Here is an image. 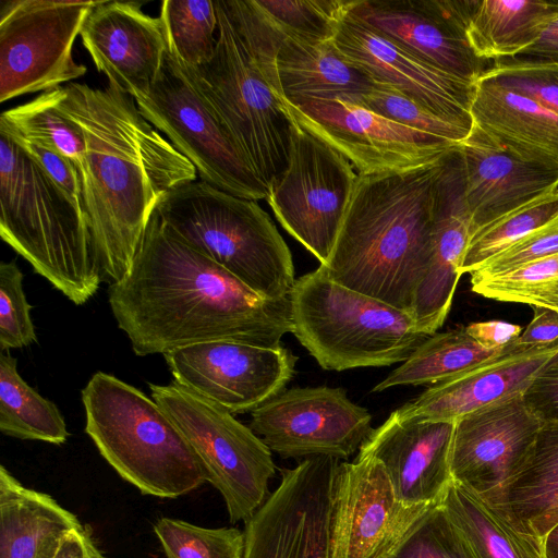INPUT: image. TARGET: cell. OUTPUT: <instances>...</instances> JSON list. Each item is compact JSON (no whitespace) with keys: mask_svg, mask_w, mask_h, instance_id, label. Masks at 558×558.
Here are the masks:
<instances>
[{"mask_svg":"<svg viewBox=\"0 0 558 558\" xmlns=\"http://www.w3.org/2000/svg\"><path fill=\"white\" fill-rule=\"evenodd\" d=\"M0 235L76 305L102 281L86 215L7 134L0 132Z\"/></svg>","mask_w":558,"mask_h":558,"instance_id":"277c9868","label":"cell"},{"mask_svg":"<svg viewBox=\"0 0 558 558\" xmlns=\"http://www.w3.org/2000/svg\"><path fill=\"white\" fill-rule=\"evenodd\" d=\"M440 159L357 174L330 256L319 265L331 280L411 314L432 255Z\"/></svg>","mask_w":558,"mask_h":558,"instance_id":"3957f363","label":"cell"},{"mask_svg":"<svg viewBox=\"0 0 558 558\" xmlns=\"http://www.w3.org/2000/svg\"><path fill=\"white\" fill-rule=\"evenodd\" d=\"M546 65H558V15L547 24L533 44L511 57L494 60L492 68Z\"/></svg>","mask_w":558,"mask_h":558,"instance_id":"7dc6e473","label":"cell"},{"mask_svg":"<svg viewBox=\"0 0 558 558\" xmlns=\"http://www.w3.org/2000/svg\"><path fill=\"white\" fill-rule=\"evenodd\" d=\"M392 558H477L440 502L435 504Z\"/></svg>","mask_w":558,"mask_h":558,"instance_id":"60d3db41","label":"cell"},{"mask_svg":"<svg viewBox=\"0 0 558 558\" xmlns=\"http://www.w3.org/2000/svg\"><path fill=\"white\" fill-rule=\"evenodd\" d=\"M108 300L138 356L209 341L276 348L292 331L289 299H264L179 239L156 210Z\"/></svg>","mask_w":558,"mask_h":558,"instance_id":"6da1fadb","label":"cell"},{"mask_svg":"<svg viewBox=\"0 0 558 558\" xmlns=\"http://www.w3.org/2000/svg\"><path fill=\"white\" fill-rule=\"evenodd\" d=\"M556 218L558 191L492 222L470 238L459 274H472L492 257Z\"/></svg>","mask_w":558,"mask_h":558,"instance_id":"d590c367","label":"cell"},{"mask_svg":"<svg viewBox=\"0 0 558 558\" xmlns=\"http://www.w3.org/2000/svg\"><path fill=\"white\" fill-rule=\"evenodd\" d=\"M81 526L77 517L50 495L25 487L0 466V558H37Z\"/></svg>","mask_w":558,"mask_h":558,"instance_id":"f1b7e54d","label":"cell"},{"mask_svg":"<svg viewBox=\"0 0 558 558\" xmlns=\"http://www.w3.org/2000/svg\"><path fill=\"white\" fill-rule=\"evenodd\" d=\"M272 24L278 31L275 66L284 99L354 100L374 86L362 70L340 53L333 39H308Z\"/></svg>","mask_w":558,"mask_h":558,"instance_id":"484cf974","label":"cell"},{"mask_svg":"<svg viewBox=\"0 0 558 558\" xmlns=\"http://www.w3.org/2000/svg\"><path fill=\"white\" fill-rule=\"evenodd\" d=\"M458 146L471 236L509 213L557 191L558 169L521 157L474 123Z\"/></svg>","mask_w":558,"mask_h":558,"instance_id":"603a6c76","label":"cell"},{"mask_svg":"<svg viewBox=\"0 0 558 558\" xmlns=\"http://www.w3.org/2000/svg\"><path fill=\"white\" fill-rule=\"evenodd\" d=\"M545 558H558V523L543 538Z\"/></svg>","mask_w":558,"mask_h":558,"instance_id":"816d5d0a","label":"cell"},{"mask_svg":"<svg viewBox=\"0 0 558 558\" xmlns=\"http://www.w3.org/2000/svg\"><path fill=\"white\" fill-rule=\"evenodd\" d=\"M250 428L281 458L345 459L373 432L372 415L339 387H295L252 411Z\"/></svg>","mask_w":558,"mask_h":558,"instance_id":"9a60e30c","label":"cell"},{"mask_svg":"<svg viewBox=\"0 0 558 558\" xmlns=\"http://www.w3.org/2000/svg\"><path fill=\"white\" fill-rule=\"evenodd\" d=\"M8 136L19 144L23 150L48 173L57 185L69 196L71 202L86 215L83 182L73 162L54 150L39 144L11 135Z\"/></svg>","mask_w":558,"mask_h":558,"instance_id":"f6af8a7d","label":"cell"},{"mask_svg":"<svg viewBox=\"0 0 558 558\" xmlns=\"http://www.w3.org/2000/svg\"><path fill=\"white\" fill-rule=\"evenodd\" d=\"M0 430L19 439L54 445L65 442L69 437L56 404L21 377L16 359L4 352L0 353Z\"/></svg>","mask_w":558,"mask_h":558,"instance_id":"d6a6232c","label":"cell"},{"mask_svg":"<svg viewBox=\"0 0 558 558\" xmlns=\"http://www.w3.org/2000/svg\"><path fill=\"white\" fill-rule=\"evenodd\" d=\"M135 102L141 114L194 166L202 181L241 198H267L268 187L191 69L168 45L156 82Z\"/></svg>","mask_w":558,"mask_h":558,"instance_id":"9c48e42d","label":"cell"},{"mask_svg":"<svg viewBox=\"0 0 558 558\" xmlns=\"http://www.w3.org/2000/svg\"><path fill=\"white\" fill-rule=\"evenodd\" d=\"M83 46L108 84L134 100L156 82L167 52L160 17L131 1H98L82 31Z\"/></svg>","mask_w":558,"mask_h":558,"instance_id":"44dd1931","label":"cell"},{"mask_svg":"<svg viewBox=\"0 0 558 558\" xmlns=\"http://www.w3.org/2000/svg\"><path fill=\"white\" fill-rule=\"evenodd\" d=\"M558 353V345L504 352L457 376L429 386L395 412L401 420L456 421L496 402L524 393Z\"/></svg>","mask_w":558,"mask_h":558,"instance_id":"d4e9b609","label":"cell"},{"mask_svg":"<svg viewBox=\"0 0 558 558\" xmlns=\"http://www.w3.org/2000/svg\"><path fill=\"white\" fill-rule=\"evenodd\" d=\"M351 8L333 37L340 53L374 83L392 86L436 116L471 131L476 83L435 68L373 27Z\"/></svg>","mask_w":558,"mask_h":558,"instance_id":"ac0fdd59","label":"cell"},{"mask_svg":"<svg viewBox=\"0 0 558 558\" xmlns=\"http://www.w3.org/2000/svg\"><path fill=\"white\" fill-rule=\"evenodd\" d=\"M523 397L542 423H558V353L536 375Z\"/></svg>","mask_w":558,"mask_h":558,"instance_id":"bcb514c9","label":"cell"},{"mask_svg":"<svg viewBox=\"0 0 558 558\" xmlns=\"http://www.w3.org/2000/svg\"><path fill=\"white\" fill-rule=\"evenodd\" d=\"M505 349L483 348L465 327L435 332L372 391L403 385H435L501 354Z\"/></svg>","mask_w":558,"mask_h":558,"instance_id":"1f68e13d","label":"cell"},{"mask_svg":"<svg viewBox=\"0 0 558 558\" xmlns=\"http://www.w3.org/2000/svg\"><path fill=\"white\" fill-rule=\"evenodd\" d=\"M542 424L523 393L456 420L452 480L486 498L520 471Z\"/></svg>","mask_w":558,"mask_h":558,"instance_id":"ffe728a7","label":"cell"},{"mask_svg":"<svg viewBox=\"0 0 558 558\" xmlns=\"http://www.w3.org/2000/svg\"><path fill=\"white\" fill-rule=\"evenodd\" d=\"M473 123L523 158L558 169V114L487 77L476 82Z\"/></svg>","mask_w":558,"mask_h":558,"instance_id":"4316f807","label":"cell"},{"mask_svg":"<svg viewBox=\"0 0 558 558\" xmlns=\"http://www.w3.org/2000/svg\"><path fill=\"white\" fill-rule=\"evenodd\" d=\"M440 504L477 558H545L542 538L515 531L483 498L453 480Z\"/></svg>","mask_w":558,"mask_h":558,"instance_id":"4dcf8cb0","label":"cell"},{"mask_svg":"<svg viewBox=\"0 0 558 558\" xmlns=\"http://www.w3.org/2000/svg\"><path fill=\"white\" fill-rule=\"evenodd\" d=\"M401 125L459 144L471 131L436 116L401 90L381 83H374L371 90L350 100Z\"/></svg>","mask_w":558,"mask_h":558,"instance_id":"ab89813d","label":"cell"},{"mask_svg":"<svg viewBox=\"0 0 558 558\" xmlns=\"http://www.w3.org/2000/svg\"><path fill=\"white\" fill-rule=\"evenodd\" d=\"M456 421L401 420L393 411L359 449L384 466L405 506L440 502L452 481L450 456Z\"/></svg>","mask_w":558,"mask_h":558,"instance_id":"7402d4cb","label":"cell"},{"mask_svg":"<svg viewBox=\"0 0 558 558\" xmlns=\"http://www.w3.org/2000/svg\"><path fill=\"white\" fill-rule=\"evenodd\" d=\"M475 3L476 0H354L351 9L435 68L476 83L490 70V61L478 58L468 38Z\"/></svg>","mask_w":558,"mask_h":558,"instance_id":"d6986e66","label":"cell"},{"mask_svg":"<svg viewBox=\"0 0 558 558\" xmlns=\"http://www.w3.org/2000/svg\"><path fill=\"white\" fill-rule=\"evenodd\" d=\"M557 15L558 2L476 0L468 38L483 60L511 57L533 44Z\"/></svg>","mask_w":558,"mask_h":558,"instance_id":"f546056e","label":"cell"},{"mask_svg":"<svg viewBox=\"0 0 558 558\" xmlns=\"http://www.w3.org/2000/svg\"><path fill=\"white\" fill-rule=\"evenodd\" d=\"M58 105L85 140V213L102 275L113 283L131 269L161 198L197 172L114 85L69 83L59 87Z\"/></svg>","mask_w":558,"mask_h":558,"instance_id":"7a4b0ae2","label":"cell"},{"mask_svg":"<svg viewBox=\"0 0 558 558\" xmlns=\"http://www.w3.org/2000/svg\"><path fill=\"white\" fill-rule=\"evenodd\" d=\"M59 88L1 113L0 131L24 138L62 155L86 173V145L80 126L59 107Z\"/></svg>","mask_w":558,"mask_h":558,"instance_id":"836d02e7","label":"cell"},{"mask_svg":"<svg viewBox=\"0 0 558 558\" xmlns=\"http://www.w3.org/2000/svg\"><path fill=\"white\" fill-rule=\"evenodd\" d=\"M259 8L284 32L314 40H332L353 0H256Z\"/></svg>","mask_w":558,"mask_h":558,"instance_id":"f35d334b","label":"cell"},{"mask_svg":"<svg viewBox=\"0 0 558 558\" xmlns=\"http://www.w3.org/2000/svg\"><path fill=\"white\" fill-rule=\"evenodd\" d=\"M82 402L85 433L116 472L143 495L177 498L206 482L181 430L140 389L97 372L82 390Z\"/></svg>","mask_w":558,"mask_h":558,"instance_id":"5b68a950","label":"cell"},{"mask_svg":"<svg viewBox=\"0 0 558 558\" xmlns=\"http://www.w3.org/2000/svg\"><path fill=\"white\" fill-rule=\"evenodd\" d=\"M181 386L229 412L254 411L284 391L298 356L283 347L209 341L163 354Z\"/></svg>","mask_w":558,"mask_h":558,"instance_id":"e0dca14e","label":"cell"},{"mask_svg":"<svg viewBox=\"0 0 558 558\" xmlns=\"http://www.w3.org/2000/svg\"><path fill=\"white\" fill-rule=\"evenodd\" d=\"M289 116L367 174L438 161L458 144L401 125L347 99L283 98Z\"/></svg>","mask_w":558,"mask_h":558,"instance_id":"5bb4252c","label":"cell"},{"mask_svg":"<svg viewBox=\"0 0 558 558\" xmlns=\"http://www.w3.org/2000/svg\"><path fill=\"white\" fill-rule=\"evenodd\" d=\"M556 254H558V218L492 257L470 274L471 279H485L502 275Z\"/></svg>","mask_w":558,"mask_h":558,"instance_id":"7bdbcfd3","label":"cell"},{"mask_svg":"<svg viewBox=\"0 0 558 558\" xmlns=\"http://www.w3.org/2000/svg\"><path fill=\"white\" fill-rule=\"evenodd\" d=\"M289 304L291 332L326 371L403 363L429 337L410 313L335 282L320 266L295 279Z\"/></svg>","mask_w":558,"mask_h":558,"instance_id":"52a82bcc","label":"cell"},{"mask_svg":"<svg viewBox=\"0 0 558 558\" xmlns=\"http://www.w3.org/2000/svg\"><path fill=\"white\" fill-rule=\"evenodd\" d=\"M458 145L439 161L434 195L432 255L411 310L417 330L428 336L442 326L449 314L461 277L459 269L471 238V216L465 201L463 163Z\"/></svg>","mask_w":558,"mask_h":558,"instance_id":"cb8c5ba5","label":"cell"},{"mask_svg":"<svg viewBox=\"0 0 558 558\" xmlns=\"http://www.w3.org/2000/svg\"><path fill=\"white\" fill-rule=\"evenodd\" d=\"M339 460L303 459L245 521L244 558H329V519Z\"/></svg>","mask_w":558,"mask_h":558,"instance_id":"2e32d148","label":"cell"},{"mask_svg":"<svg viewBox=\"0 0 558 558\" xmlns=\"http://www.w3.org/2000/svg\"><path fill=\"white\" fill-rule=\"evenodd\" d=\"M37 558H108L97 547L87 526L73 529L45 548Z\"/></svg>","mask_w":558,"mask_h":558,"instance_id":"681fc988","label":"cell"},{"mask_svg":"<svg viewBox=\"0 0 558 558\" xmlns=\"http://www.w3.org/2000/svg\"><path fill=\"white\" fill-rule=\"evenodd\" d=\"M216 47L210 60L191 69L245 158L268 185L287 167L292 121L226 0L215 1Z\"/></svg>","mask_w":558,"mask_h":558,"instance_id":"ba28073f","label":"cell"},{"mask_svg":"<svg viewBox=\"0 0 558 558\" xmlns=\"http://www.w3.org/2000/svg\"><path fill=\"white\" fill-rule=\"evenodd\" d=\"M469 335L483 348L501 350L512 343L522 332V327L501 320L471 323L465 327Z\"/></svg>","mask_w":558,"mask_h":558,"instance_id":"f907efd6","label":"cell"},{"mask_svg":"<svg viewBox=\"0 0 558 558\" xmlns=\"http://www.w3.org/2000/svg\"><path fill=\"white\" fill-rule=\"evenodd\" d=\"M32 305L23 290V274L14 260L0 264V349L28 347L37 341Z\"/></svg>","mask_w":558,"mask_h":558,"instance_id":"b9f144b4","label":"cell"},{"mask_svg":"<svg viewBox=\"0 0 558 558\" xmlns=\"http://www.w3.org/2000/svg\"><path fill=\"white\" fill-rule=\"evenodd\" d=\"M472 290L488 299L549 308L558 313V254L509 272L471 279Z\"/></svg>","mask_w":558,"mask_h":558,"instance_id":"8d00e7d4","label":"cell"},{"mask_svg":"<svg viewBox=\"0 0 558 558\" xmlns=\"http://www.w3.org/2000/svg\"><path fill=\"white\" fill-rule=\"evenodd\" d=\"M156 213L179 239L264 299H289L295 282L292 255L256 201L201 180L168 192Z\"/></svg>","mask_w":558,"mask_h":558,"instance_id":"8992f818","label":"cell"},{"mask_svg":"<svg viewBox=\"0 0 558 558\" xmlns=\"http://www.w3.org/2000/svg\"><path fill=\"white\" fill-rule=\"evenodd\" d=\"M168 47L189 68L206 64L214 54L217 11L211 0H165L160 7Z\"/></svg>","mask_w":558,"mask_h":558,"instance_id":"e575fe53","label":"cell"},{"mask_svg":"<svg viewBox=\"0 0 558 558\" xmlns=\"http://www.w3.org/2000/svg\"><path fill=\"white\" fill-rule=\"evenodd\" d=\"M483 499L515 531L542 539L546 536L558 523L557 422L542 424L520 471Z\"/></svg>","mask_w":558,"mask_h":558,"instance_id":"83f0119b","label":"cell"},{"mask_svg":"<svg viewBox=\"0 0 558 558\" xmlns=\"http://www.w3.org/2000/svg\"><path fill=\"white\" fill-rule=\"evenodd\" d=\"M513 343L523 349L558 345V313L533 307V318Z\"/></svg>","mask_w":558,"mask_h":558,"instance_id":"c3c4849f","label":"cell"},{"mask_svg":"<svg viewBox=\"0 0 558 558\" xmlns=\"http://www.w3.org/2000/svg\"><path fill=\"white\" fill-rule=\"evenodd\" d=\"M98 1L5 0L0 8V101L84 76L73 45Z\"/></svg>","mask_w":558,"mask_h":558,"instance_id":"8fae6325","label":"cell"},{"mask_svg":"<svg viewBox=\"0 0 558 558\" xmlns=\"http://www.w3.org/2000/svg\"><path fill=\"white\" fill-rule=\"evenodd\" d=\"M483 76L501 87L535 100L558 114V65L492 68Z\"/></svg>","mask_w":558,"mask_h":558,"instance_id":"ee69618b","label":"cell"},{"mask_svg":"<svg viewBox=\"0 0 558 558\" xmlns=\"http://www.w3.org/2000/svg\"><path fill=\"white\" fill-rule=\"evenodd\" d=\"M434 505H403L383 464L372 456L339 462L331 495L329 558H392Z\"/></svg>","mask_w":558,"mask_h":558,"instance_id":"4fadbf2b","label":"cell"},{"mask_svg":"<svg viewBox=\"0 0 558 558\" xmlns=\"http://www.w3.org/2000/svg\"><path fill=\"white\" fill-rule=\"evenodd\" d=\"M290 119L288 165L268 185L266 199L287 232L324 265L336 242L357 174L337 149Z\"/></svg>","mask_w":558,"mask_h":558,"instance_id":"7c38bea8","label":"cell"},{"mask_svg":"<svg viewBox=\"0 0 558 558\" xmlns=\"http://www.w3.org/2000/svg\"><path fill=\"white\" fill-rule=\"evenodd\" d=\"M149 388L196 454L206 482L221 494L230 522L247 521L270 495L272 451L231 412L174 380Z\"/></svg>","mask_w":558,"mask_h":558,"instance_id":"30bf717a","label":"cell"},{"mask_svg":"<svg viewBox=\"0 0 558 558\" xmlns=\"http://www.w3.org/2000/svg\"><path fill=\"white\" fill-rule=\"evenodd\" d=\"M154 532L166 558H244L245 533L236 527L208 529L162 517Z\"/></svg>","mask_w":558,"mask_h":558,"instance_id":"74e56055","label":"cell"}]
</instances>
